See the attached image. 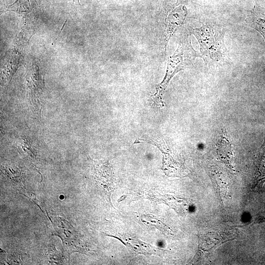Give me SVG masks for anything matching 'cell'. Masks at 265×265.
<instances>
[{"label": "cell", "instance_id": "6da1fadb", "mask_svg": "<svg viewBox=\"0 0 265 265\" xmlns=\"http://www.w3.org/2000/svg\"><path fill=\"white\" fill-rule=\"evenodd\" d=\"M192 33L200 46L201 53L212 59H218L221 56V49L224 46L222 36L212 26L203 25L200 28H193Z\"/></svg>", "mask_w": 265, "mask_h": 265}, {"label": "cell", "instance_id": "7a4b0ae2", "mask_svg": "<svg viewBox=\"0 0 265 265\" xmlns=\"http://www.w3.org/2000/svg\"><path fill=\"white\" fill-rule=\"evenodd\" d=\"M27 91L31 105L38 114L41 111L39 97L43 91L45 83L38 61L32 60L26 70Z\"/></svg>", "mask_w": 265, "mask_h": 265}, {"label": "cell", "instance_id": "3957f363", "mask_svg": "<svg viewBox=\"0 0 265 265\" xmlns=\"http://www.w3.org/2000/svg\"><path fill=\"white\" fill-rule=\"evenodd\" d=\"M12 47L4 56L2 66V79L5 82L10 81L17 69L23 62L22 49L26 42L16 37Z\"/></svg>", "mask_w": 265, "mask_h": 265}, {"label": "cell", "instance_id": "277c9868", "mask_svg": "<svg viewBox=\"0 0 265 265\" xmlns=\"http://www.w3.org/2000/svg\"><path fill=\"white\" fill-rule=\"evenodd\" d=\"M184 68L183 52L180 46L174 53L170 56L167 61V66L166 74L163 81L157 88V93L155 96L159 95L162 93L167 86L170 80L177 72Z\"/></svg>", "mask_w": 265, "mask_h": 265}, {"label": "cell", "instance_id": "5b68a950", "mask_svg": "<svg viewBox=\"0 0 265 265\" xmlns=\"http://www.w3.org/2000/svg\"><path fill=\"white\" fill-rule=\"evenodd\" d=\"M187 11L185 7H178L168 16L166 21L165 46L177 28L184 24Z\"/></svg>", "mask_w": 265, "mask_h": 265}, {"label": "cell", "instance_id": "8992f818", "mask_svg": "<svg viewBox=\"0 0 265 265\" xmlns=\"http://www.w3.org/2000/svg\"><path fill=\"white\" fill-rule=\"evenodd\" d=\"M217 155L223 162L232 167L234 159L232 144L226 132L223 131L216 145Z\"/></svg>", "mask_w": 265, "mask_h": 265}, {"label": "cell", "instance_id": "52a82bcc", "mask_svg": "<svg viewBox=\"0 0 265 265\" xmlns=\"http://www.w3.org/2000/svg\"><path fill=\"white\" fill-rule=\"evenodd\" d=\"M37 6L36 0H16L9 5L5 11H14L23 16H26Z\"/></svg>", "mask_w": 265, "mask_h": 265}, {"label": "cell", "instance_id": "ba28073f", "mask_svg": "<svg viewBox=\"0 0 265 265\" xmlns=\"http://www.w3.org/2000/svg\"><path fill=\"white\" fill-rule=\"evenodd\" d=\"M211 175L220 189L221 197H224L226 195L227 182V178L224 173L215 167H212L210 169Z\"/></svg>", "mask_w": 265, "mask_h": 265}, {"label": "cell", "instance_id": "9c48e42d", "mask_svg": "<svg viewBox=\"0 0 265 265\" xmlns=\"http://www.w3.org/2000/svg\"><path fill=\"white\" fill-rule=\"evenodd\" d=\"M257 164L258 175L256 186H260L265 182V140L259 154Z\"/></svg>", "mask_w": 265, "mask_h": 265}, {"label": "cell", "instance_id": "30bf717a", "mask_svg": "<svg viewBox=\"0 0 265 265\" xmlns=\"http://www.w3.org/2000/svg\"><path fill=\"white\" fill-rule=\"evenodd\" d=\"M208 235V237L206 236L204 238L203 237V239L204 240H202L201 241V246L203 250L206 251L215 248L217 245H219V243L223 242V241L224 242L223 238H221L220 236L218 238L217 236L214 237V235H212V236L209 235V234Z\"/></svg>", "mask_w": 265, "mask_h": 265}, {"label": "cell", "instance_id": "8fae6325", "mask_svg": "<svg viewBox=\"0 0 265 265\" xmlns=\"http://www.w3.org/2000/svg\"><path fill=\"white\" fill-rule=\"evenodd\" d=\"M255 28L262 34L265 39V19H259L256 22Z\"/></svg>", "mask_w": 265, "mask_h": 265}]
</instances>
